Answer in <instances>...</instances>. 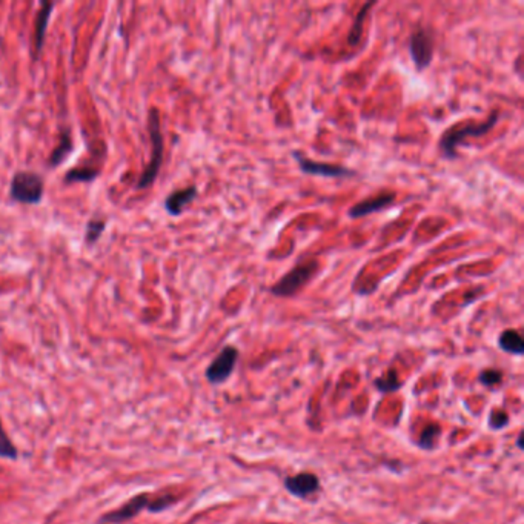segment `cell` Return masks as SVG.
<instances>
[{
	"label": "cell",
	"instance_id": "obj_1",
	"mask_svg": "<svg viewBox=\"0 0 524 524\" xmlns=\"http://www.w3.org/2000/svg\"><path fill=\"white\" fill-rule=\"evenodd\" d=\"M499 117H500V112L499 111H494L492 115L487 120L484 122H460L457 123V125L448 128L445 132H443V136L438 141V149L441 156L445 158H449V160H454L458 157L457 154V148L458 145L461 144V141H465L466 139H470V137H482L484 134H487L496 123H499Z\"/></svg>",
	"mask_w": 524,
	"mask_h": 524
},
{
	"label": "cell",
	"instance_id": "obj_2",
	"mask_svg": "<svg viewBox=\"0 0 524 524\" xmlns=\"http://www.w3.org/2000/svg\"><path fill=\"white\" fill-rule=\"evenodd\" d=\"M177 500L174 496H160V499H151L148 494H140L132 496L125 504L120 506L119 509L103 515L100 523L106 524H120L123 521H128L134 518L144 509H149V512H162L173 506Z\"/></svg>",
	"mask_w": 524,
	"mask_h": 524
},
{
	"label": "cell",
	"instance_id": "obj_3",
	"mask_svg": "<svg viewBox=\"0 0 524 524\" xmlns=\"http://www.w3.org/2000/svg\"><path fill=\"white\" fill-rule=\"evenodd\" d=\"M320 269V262L317 259H310L306 262H301L294 266L289 272H286L283 277L274 283L271 292L275 297H292L297 292L306 286L308 283L313 280Z\"/></svg>",
	"mask_w": 524,
	"mask_h": 524
},
{
	"label": "cell",
	"instance_id": "obj_4",
	"mask_svg": "<svg viewBox=\"0 0 524 524\" xmlns=\"http://www.w3.org/2000/svg\"><path fill=\"white\" fill-rule=\"evenodd\" d=\"M149 134H151V160L148 166L145 168L144 174H141L140 180L137 183L139 190H145L148 186L154 183L157 179L160 166H162L163 162V136H162V129H160V115L158 111L154 108L149 112Z\"/></svg>",
	"mask_w": 524,
	"mask_h": 524
},
{
	"label": "cell",
	"instance_id": "obj_5",
	"mask_svg": "<svg viewBox=\"0 0 524 524\" xmlns=\"http://www.w3.org/2000/svg\"><path fill=\"white\" fill-rule=\"evenodd\" d=\"M43 179L31 171H19L11 180L10 194L11 199L25 203V205H35L43 197Z\"/></svg>",
	"mask_w": 524,
	"mask_h": 524
},
{
	"label": "cell",
	"instance_id": "obj_6",
	"mask_svg": "<svg viewBox=\"0 0 524 524\" xmlns=\"http://www.w3.org/2000/svg\"><path fill=\"white\" fill-rule=\"evenodd\" d=\"M409 54L417 71H423L433 59V39L428 30L417 28L409 37Z\"/></svg>",
	"mask_w": 524,
	"mask_h": 524
},
{
	"label": "cell",
	"instance_id": "obj_7",
	"mask_svg": "<svg viewBox=\"0 0 524 524\" xmlns=\"http://www.w3.org/2000/svg\"><path fill=\"white\" fill-rule=\"evenodd\" d=\"M238 360V351L234 346H226L217 357L212 360L211 365L206 369V378L211 383H223L229 378L235 368V363Z\"/></svg>",
	"mask_w": 524,
	"mask_h": 524
},
{
	"label": "cell",
	"instance_id": "obj_8",
	"mask_svg": "<svg viewBox=\"0 0 524 524\" xmlns=\"http://www.w3.org/2000/svg\"><path fill=\"white\" fill-rule=\"evenodd\" d=\"M296 157L298 168L301 173L310 174V175H320V177H332V179H340V177H354L357 175V171L349 170V168L342 166V165H331V163H322V162H314L300 153L292 154Z\"/></svg>",
	"mask_w": 524,
	"mask_h": 524
},
{
	"label": "cell",
	"instance_id": "obj_9",
	"mask_svg": "<svg viewBox=\"0 0 524 524\" xmlns=\"http://www.w3.org/2000/svg\"><path fill=\"white\" fill-rule=\"evenodd\" d=\"M395 200V194L394 192H386V194H380L377 197H372L368 200L359 202L357 205L351 206L349 209V217L352 219H360V217H366L374 214V212L383 211L389 205H392Z\"/></svg>",
	"mask_w": 524,
	"mask_h": 524
},
{
	"label": "cell",
	"instance_id": "obj_10",
	"mask_svg": "<svg viewBox=\"0 0 524 524\" xmlns=\"http://www.w3.org/2000/svg\"><path fill=\"white\" fill-rule=\"evenodd\" d=\"M285 486L292 495L305 499V496L313 495L314 492L318 491L320 482H318L317 475L310 474V472H303V474H298L296 477L286 478Z\"/></svg>",
	"mask_w": 524,
	"mask_h": 524
},
{
	"label": "cell",
	"instance_id": "obj_11",
	"mask_svg": "<svg viewBox=\"0 0 524 524\" xmlns=\"http://www.w3.org/2000/svg\"><path fill=\"white\" fill-rule=\"evenodd\" d=\"M199 190L197 186H188V188L183 190H177L168 195L165 200V208L168 211V214L171 216H180L185 211V208L190 205L194 199L197 197Z\"/></svg>",
	"mask_w": 524,
	"mask_h": 524
},
{
	"label": "cell",
	"instance_id": "obj_12",
	"mask_svg": "<svg viewBox=\"0 0 524 524\" xmlns=\"http://www.w3.org/2000/svg\"><path fill=\"white\" fill-rule=\"evenodd\" d=\"M54 10V4L52 2H42L40 11L37 14V21H35V50L40 51L43 40H45V33L48 28V21L51 13Z\"/></svg>",
	"mask_w": 524,
	"mask_h": 524
},
{
	"label": "cell",
	"instance_id": "obj_13",
	"mask_svg": "<svg viewBox=\"0 0 524 524\" xmlns=\"http://www.w3.org/2000/svg\"><path fill=\"white\" fill-rule=\"evenodd\" d=\"M499 346L504 352H509V354L521 355L524 352L523 337L518 331H515V330L503 331V334L499 339Z\"/></svg>",
	"mask_w": 524,
	"mask_h": 524
},
{
	"label": "cell",
	"instance_id": "obj_14",
	"mask_svg": "<svg viewBox=\"0 0 524 524\" xmlns=\"http://www.w3.org/2000/svg\"><path fill=\"white\" fill-rule=\"evenodd\" d=\"M374 5H375V2H369L366 5H363L361 10L359 11V14L355 16L354 23H352L351 30H349V34H348V43H349L351 47H357L359 43H360L361 35H363V25H365L366 16H368L371 8L374 6Z\"/></svg>",
	"mask_w": 524,
	"mask_h": 524
},
{
	"label": "cell",
	"instance_id": "obj_15",
	"mask_svg": "<svg viewBox=\"0 0 524 524\" xmlns=\"http://www.w3.org/2000/svg\"><path fill=\"white\" fill-rule=\"evenodd\" d=\"M71 151H73V140H71L69 132H64V134L60 136V141H59L57 148L52 151L48 165L59 166L71 154Z\"/></svg>",
	"mask_w": 524,
	"mask_h": 524
},
{
	"label": "cell",
	"instance_id": "obj_16",
	"mask_svg": "<svg viewBox=\"0 0 524 524\" xmlns=\"http://www.w3.org/2000/svg\"><path fill=\"white\" fill-rule=\"evenodd\" d=\"M99 175V171L97 170H88V168H76V170H69L65 175V182H93L95 177Z\"/></svg>",
	"mask_w": 524,
	"mask_h": 524
},
{
	"label": "cell",
	"instance_id": "obj_17",
	"mask_svg": "<svg viewBox=\"0 0 524 524\" xmlns=\"http://www.w3.org/2000/svg\"><path fill=\"white\" fill-rule=\"evenodd\" d=\"M0 457L6 458V460L17 458V449L14 446V443L11 441V438L8 437V433L5 432L2 421H0Z\"/></svg>",
	"mask_w": 524,
	"mask_h": 524
},
{
	"label": "cell",
	"instance_id": "obj_18",
	"mask_svg": "<svg viewBox=\"0 0 524 524\" xmlns=\"http://www.w3.org/2000/svg\"><path fill=\"white\" fill-rule=\"evenodd\" d=\"M106 228V221L103 219H91L90 221H88V226H86V243L88 245H93L95 243L97 240L100 238L102 233Z\"/></svg>",
	"mask_w": 524,
	"mask_h": 524
},
{
	"label": "cell",
	"instance_id": "obj_19",
	"mask_svg": "<svg viewBox=\"0 0 524 524\" xmlns=\"http://www.w3.org/2000/svg\"><path fill=\"white\" fill-rule=\"evenodd\" d=\"M375 385L378 386L380 390H395L400 386V381L397 378V374L394 371H390V374H386L385 377H381L375 381Z\"/></svg>",
	"mask_w": 524,
	"mask_h": 524
},
{
	"label": "cell",
	"instance_id": "obj_20",
	"mask_svg": "<svg viewBox=\"0 0 524 524\" xmlns=\"http://www.w3.org/2000/svg\"><path fill=\"white\" fill-rule=\"evenodd\" d=\"M501 380H503L501 372L496 369H487L479 374V381H482L484 386H495L501 383Z\"/></svg>",
	"mask_w": 524,
	"mask_h": 524
},
{
	"label": "cell",
	"instance_id": "obj_21",
	"mask_svg": "<svg viewBox=\"0 0 524 524\" xmlns=\"http://www.w3.org/2000/svg\"><path fill=\"white\" fill-rule=\"evenodd\" d=\"M508 415H506L503 411H494L491 414V419H489V423L494 429H500V428H504L506 424H508Z\"/></svg>",
	"mask_w": 524,
	"mask_h": 524
},
{
	"label": "cell",
	"instance_id": "obj_22",
	"mask_svg": "<svg viewBox=\"0 0 524 524\" xmlns=\"http://www.w3.org/2000/svg\"><path fill=\"white\" fill-rule=\"evenodd\" d=\"M429 431H431V432H432L433 435L440 432V429L437 428V426H429ZM429 431H428V432H429ZM432 438H433V437H432V435H428V437H423V438H421V445H423V446H428V448H431V446H432V443H431V440H432Z\"/></svg>",
	"mask_w": 524,
	"mask_h": 524
}]
</instances>
